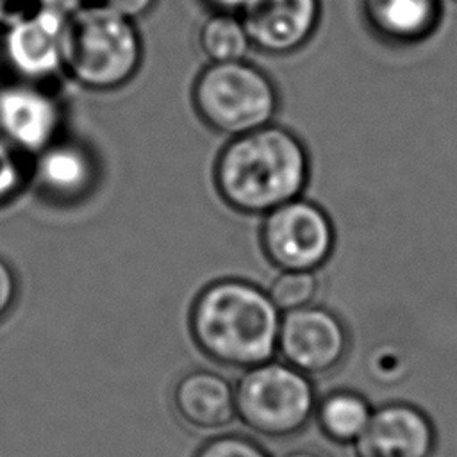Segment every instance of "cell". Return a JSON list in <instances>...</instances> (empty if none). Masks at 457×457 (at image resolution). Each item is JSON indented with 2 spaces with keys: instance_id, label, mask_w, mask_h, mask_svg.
Listing matches in <instances>:
<instances>
[{
  "instance_id": "obj_7",
  "label": "cell",
  "mask_w": 457,
  "mask_h": 457,
  "mask_svg": "<svg viewBox=\"0 0 457 457\" xmlns=\"http://www.w3.org/2000/svg\"><path fill=\"white\" fill-rule=\"evenodd\" d=\"M348 346L341 320L328 309L303 305L286 311L280 318L277 350L282 359L305 375L334 370Z\"/></svg>"
},
{
  "instance_id": "obj_6",
  "label": "cell",
  "mask_w": 457,
  "mask_h": 457,
  "mask_svg": "<svg viewBox=\"0 0 457 457\" xmlns=\"http://www.w3.org/2000/svg\"><path fill=\"white\" fill-rule=\"evenodd\" d=\"M261 245L282 271H314L332 253L334 227L321 207L293 198L266 212Z\"/></svg>"
},
{
  "instance_id": "obj_9",
  "label": "cell",
  "mask_w": 457,
  "mask_h": 457,
  "mask_svg": "<svg viewBox=\"0 0 457 457\" xmlns=\"http://www.w3.org/2000/svg\"><path fill=\"white\" fill-rule=\"evenodd\" d=\"M250 43L268 54L300 48L320 20V0H246L239 9Z\"/></svg>"
},
{
  "instance_id": "obj_13",
  "label": "cell",
  "mask_w": 457,
  "mask_h": 457,
  "mask_svg": "<svg viewBox=\"0 0 457 457\" xmlns=\"http://www.w3.org/2000/svg\"><path fill=\"white\" fill-rule=\"evenodd\" d=\"M373 34L395 46H414L428 39L443 16L441 0H361Z\"/></svg>"
},
{
  "instance_id": "obj_4",
  "label": "cell",
  "mask_w": 457,
  "mask_h": 457,
  "mask_svg": "<svg viewBox=\"0 0 457 457\" xmlns=\"http://www.w3.org/2000/svg\"><path fill=\"white\" fill-rule=\"evenodd\" d=\"M193 104L209 127L234 137L268 125L278 98L271 79L239 59L204 68L193 86Z\"/></svg>"
},
{
  "instance_id": "obj_22",
  "label": "cell",
  "mask_w": 457,
  "mask_h": 457,
  "mask_svg": "<svg viewBox=\"0 0 457 457\" xmlns=\"http://www.w3.org/2000/svg\"><path fill=\"white\" fill-rule=\"evenodd\" d=\"M218 7H221L223 11H234V9H241L245 5L246 0H212Z\"/></svg>"
},
{
  "instance_id": "obj_23",
  "label": "cell",
  "mask_w": 457,
  "mask_h": 457,
  "mask_svg": "<svg viewBox=\"0 0 457 457\" xmlns=\"http://www.w3.org/2000/svg\"><path fill=\"white\" fill-rule=\"evenodd\" d=\"M282 457H321V455L316 453V452H311V450H295V452H289Z\"/></svg>"
},
{
  "instance_id": "obj_16",
  "label": "cell",
  "mask_w": 457,
  "mask_h": 457,
  "mask_svg": "<svg viewBox=\"0 0 457 457\" xmlns=\"http://www.w3.org/2000/svg\"><path fill=\"white\" fill-rule=\"evenodd\" d=\"M250 45L241 18L228 11L209 16L200 29V46L212 62L239 61L245 57Z\"/></svg>"
},
{
  "instance_id": "obj_2",
  "label": "cell",
  "mask_w": 457,
  "mask_h": 457,
  "mask_svg": "<svg viewBox=\"0 0 457 457\" xmlns=\"http://www.w3.org/2000/svg\"><path fill=\"white\" fill-rule=\"evenodd\" d=\"M309 177L300 139L284 127L264 125L234 136L220 152L214 182L221 198L241 212H262L298 198Z\"/></svg>"
},
{
  "instance_id": "obj_5",
  "label": "cell",
  "mask_w": 457,
  "mask_h": 457,
  "mask_svg": "<svg viewBox=\"0 0 457 457\" xmlns=\"http://www.w3.org/2000/svg\"><path fill=\"white\" fill-rule=\"evenodd\" d=\"M236 416L266 437L300 432L316 409L309 375L287 362L266 361L246 368L234 387Z\"/></svg>"
},
{
  "instance_id": "obj_3",
  "label": "cell",
  "mask_w": 457,
  "mask_h": 457,
  "mask_svg": "<svg viewBox=\"0 0 457 457\" xmlns=\"http://www.w3.org/2000/svg\"><path fill=\"white\" fill-rule=\"evenodd\" d=\"M141 41L132 20L104 5L64 14L62 68L89 89H114L137 71Z\"/></svg>"
},
{
  "instance_id": "obj_15",
  "label": "cell",
  "mask_w": 457,
  "mask_h": 457,
  "mask_svg": "<svg viewBox=\"0 0 457 457\" xmlns=\"http://www.w3.org/2000/svg\"><path fill=\"white\" fill-rule=\"evenodd\" d=\"M366 400L350 391L330 393L318 405V423L321 432L337 443H355L370 420Z\"/></svg>"
},
{
  "instance_id": "obj_14",
  "label": "cell",
  "mask_w": 457,
  "mask_h": 457,
  "mask_svg": "<svg viewBox=\"0 0 457 457\" xmlns=\"http://www.w3.org/2000/svg\"><path fill=\"white\" fill-rule=\"evenodd\" d=\"M91 161L73 145H50L39 152L37 177L57 195H77L91 182Z\"/></svg>"
},
{
  "instance_id": "obj_17",
  "label": "cell",
  "mask_w": 457,
  "mask_h": 457,
  "mask_svg": "<svg viewBox=\"0 0 457 457\" xmlns=\"http://www.w3.org/2000/svg\"><path fill=\"white\" fill-rule=\"evenodd\" d=\"M318 280L312 271H282L270 286V298L280 312L309 305L316 295Z\"/></svg>"
},
{
  "instance_id": "obj_20",
  "label": "cell",
  "mask_w": 457,
  "mask_h": 457,
  "mask_svg": "<svg viewBox=\"0 0 457 457\" xmlns=\"http://www.w3.org/2000/svg\"><path fill=\"white\" fill-rule=\"evenodd\" d=\"M18 280L7 261L0 257V321L9 314L16 302Z\"/></svg>"
},
{
  "instance_id": "obj_8",
  "label": "cell",
  "mask_w": 457,
  "mask_h": 457,
  "mask_svg": "<svg viewBox=\"0 0 457 457\" xmlns=\"http://www.w3.org/2000/svg\"><path fill=\"white\" fill-rule=\"evenodd\" d=\"M62 23L59 9H43L4 27L2 54L25 80L45 79L62 68Z\"/></svg>"
},
{
  "instance_id": "obj_11",
  "label": "cell",
  "mask_w": 457,
  "mask_h": 457,
  "mask_svg": "<svg viewBox=\"0 0 457 457\" xmlns=\"http://www.w3.org/2000/svg\"><path fill=\"white\" fill-rule=\"evenodd\" d=\"M59 125L54 100L30 84L0 87V136L21 152H43Z\"/></svg>"
},
{
  "instance_id": "obj_19",
  "label": "cell",
  "mask_w": 457,
  "mask_h": 457,
  "mask_svg": "<svg viewBox=\"0 0 457 457\" xmlns=\"http://www.w3.org/2000/svg\"><path fill=\"white\" fill-rule=\"evenodd\" d=\"M14 152L18 150L0 136V204L12 196L21 184V170Z\"/></svg>"
},
{
  "instance_id": "obj_12",
  "label": "cell",
  "mask_w": 457,
  "mask_h": 457,
  "mask_svg": "<svg viewBox=\"0 0 457 457\" xmlns=\"http://www.w3.org/2000/svg\"><path fill=\"white\" fill-rule=\"evenodd\" d=\"M171 400L177 416L198 430H216L236 418L234 387L211 370L198 368L184 373L175 382Z\"/></svg>"
},
{
  "instance_id": "obj_21",
  "label": "cell",
  "mask_w": 457,
  "mask_h": 457,
  "mask_svg": "<svg viewBox=\"0 0 457 457\" xmlns=\"http://www.w3.org/2000/svg\"><path fill=\"white\" fill-rule=\"evenodd\" d=\"M155 0H104V4L118 14L132 20L145 14Z\"/></svg>"
},
{
  "instance_id": "obj_18",
  "label": "cell",
  "mask_w": 457,
  "mask_h": 457,
  "mask_svg": "<svg viewBox=\"0 0 457 457\" xmlns=\"http://www.w3.org/2000/svg\"><path fill=\"white\" fill-rule=\"evenodd\" d=\"M195 457H270V453L246 436L225 434L205 441Z\"/></svg>"
},
{
  "instance_id": "obj_1",
  "label": "cell",
  "mask_w": 457,
  "mask_h": 457,
  "mask_svg": "<svg viewBox=\"0 0 457 457\" xmlns=\"http://www.w3.org/2000/svg\"><path fill=\"white\" fill-rule=\"evenodd\" d=\"M280 318L266 291L241 278H223L205 286L195 298L189 330L211 361L246 370L277 352Z\"/></svg>"
},
{
  "instance_id": "obj_10",
  "label": "cell",
  "mask_w": 457,
  "mask_h": 457,
  "mask_svg": "<svg viewBox=\"0 0 457 457\" xmlns=\"http://www.w3.org/2000/svg\"><path fill=\"white\" fill-rule=\"evenodd\" d=\"M432 445L434 432L427 416L403 403L371 412L355 439L359 457H428Z\"/></svg>"
}]
</instances>
